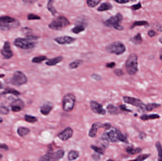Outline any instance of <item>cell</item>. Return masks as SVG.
<instances>
[{
  "instance_id": "42",
  "label": "cell",
  "mask_w": 162,
  "mask_h": 161,
  "mask_svg": "<svg viewBox=\"0 0 162 161\" xmlns=\"http://www.w3.org/2000/svg\"><path fill=\"white\" fill-rule=\"evenodd\" d=\"M91 77L92 79H94V80H96V81H100V80L102 79L101 76L97 74H92Z\"/></svg>"
},
{
  "instance_id": "46",
  "label": "cell",
  "mask_w": 162,
  "mask_h": 161,
  "mask_svg": "<svg viewBox=\"0 0 162 161\" xmlns=\"http://www.w3.org/2000/svg\"><path fill=\"white\" fill-rule=\"evenodd\" d=\"M141 7V3H139L138 4H136V5H133L132 6V9L133 10H137L139 9Z\"/></svg>"
},
{
  "instance_id": "4",
  "label": "cell",
  "mask_w": 162,
  "mask_h": 161,
  "mask_svg": "<svg viewBox=\"0 0 162 161\" xmlns=\"http://www.w3.org/2000/svg\"><path fill=\"white\" fill-rule=\"evenodd\" d=\"M20 25L19 22L15 19L9 16L0 17V30L7 31L17 28Z\"/></svg>"
},
{
  "instance_id": "50",
  "label": "cell",
  "mask_w": 162,
  "mask_h": 161,
  "mask_svg": "<svg viewBox=\"0 0 162 161\" xmlns=\"http://www.w3.org/2000/svg\"><path fill=\"white\" fill-rule=\"evenodd\" d=\"M5 74H0V78H2L5 77Z\"/></svg>"
},
{
  "instance_id": "10",
  "label": "cell",
  "mask_w": 162,
  "mask_h": 161,
  "mask_svg": "<svg viewBox=\"0 0 162 161\" xmlns=\"http://www.w3.org/2000/svg\"><path fill=\"white\" fill-rule=\"evenodd\" d=\"M70 24V22L66 18L63 16H60L56 19L53 20L50 24L49 27L51 29L54 30H61L67 27Z\"/></svg>"
},
{
  "instance_id": "9",
  "label": "cell",
  "mask_w": 162,
  "mask_h": 161,
  "mask_svg": "<svg viewBox=\"0 0 162 161\" xmlns=\"http://www.w3.org/2000/svg\"><path fill=\"white\" fill-rule=\"evenodd\" d=\"M106 50L107 52L109 53L120 55L126 51V47L121 42H115L108 45L106 47Z\"/></svg>"
},
{
  "instance_id": "47",
  "label": "cell",
  "mask_w": 162,
  "mask_h": 161,
  "mask_svg": "<svg viewBox=\"0 0 162 161\" xmlns=\"http://www.w3.org/2000/svg\"><path fill=\"white\" fill-rule=\"evenodd\" d=\"M116 2H118L120 4H123V3H126L128 2L129 1V0H114Z\"/></svg>"
},
{
  "instance_id": "3",
  "label": "cell",
  "mask_w": 162,
  "mask_h": 161,
  "mask_svg": "<svg viewBox=\"0 0 162 161\" xmlns=\"http://www.w3.org/2000/svg\"><path fill=\"white\" fill-rule=\"evenodd\" d=\"M36 36H29L28 38H17L14 40V44L18 48L24 50L32 49L36 45L34 40H36Z\"/></svg>"
},
{
  "instance_id": "52",
  "label": "cell",
  "mask_w": 162,
  "mask_h": 161,
  "mask_svg": "<svg viewBox=\"0 0 162 161\" xmlns=\"http://www.w3.org/2000/svg\"><path fill=\"white\" fill-rule=\"evenodd\" d=\"M2 157H3V155L1 154H0V160H1L2 159Z\"/></svg>"
},
{
  "instance_id": "23",
  "label": "cell",
  "mask_w": 162,
  "mask_h": 161,
  "mask_svg": "<svg viewBox=\"0 0 162 161\" xmlns=\"http://www.w3.org/2000/svg\"><path fill=\"white\" fill-rule=\"evenodd\" d=\"M107 110L109 113L112 115H117L120 113L119 108L114 106L113 104H110L107 106Z\"/></svg>"
},
{
  "instance_id": "34",
  "label": "cell",
  "mask_w": 162,
  "mask_h": 161,
  "mask_svg": "<svg viewBox=\"0 0 162 161\" xmlns=\"http://www.w3.org/2000/svg\"><path fill=\"white\" fill-rule=\"evenodd\" d=\"M53 2L54 1L53 0H49L47 4V8L48 11L52 13V15H55L56 13V11L53 6Z\"/></svg>"
},
{
  "instance_id": "26",
  "label": "cell",
  "mask_w": 162,
  "mask_h": 161,
  "mask_svg": "<svg viewBox=\"0 0 162 161\" xmlns=\"http://www.w3.org/2000/svg\"><path fill=\"white\" fill-rule=\"evenodd\" d=\"M112 6L110 3L108 2H105L102 3L100 6H99L97 10L99 11H106L110 10L112 9Z\"/></svg>"
},
{
  "instance_id": "5",
  "label": "cell",
  "mask_w": 162,
  "mask_h": 161,
  "mask_svg": "<svg viewBox=\"0 0 162 161\" xmlns=\"http://www.w3.org/2000/svg\"><path fill=\"white\" fill-rule=\"evenodd\" d=\"M28 81L26 75L20 70H17L13 73L9 79V83L16 87H20L27 84Z\"/></svg>"
},
{
  "instance_id": "27",
  "label": "cell",
  "mask_w": 162,
  "mask_h": 161,
  "mask_svg": "<svg viewBox=\"0 0 162 161\" xmlns=\"http://www.w3.org/2000/svg\"><path fill=\"white\" fill-rule=\"evenodd\" d=\"M24 118L25 121L29 123H34L38 121V119L37 117L29 114H25Z\"/></svg>"
},
{
  "instance_id": "21",
  "label": "cell",
  "mask_w": 162,
  "mask_h": 161,
  "mask_svg": "<svg viewBox=\"0 0 162 161\" xmlns=\"http://www.w3.org/2000/svg\"><path fill=\"white\" fill-rule=\"evenodd\" d=\"M30 132V129L27 127H19L17 129V134L21 138H24L27 136V135L29 134Z\"/></svg>"
},
{
  "instance_id": "24",
  "label": "cell",
  "mask_w": 162,
  "mask_h": 161,
  "mask_svg": "<svg viewBox=\"0 0 162 161\" xmlns=\"http://www.w3.org/2000/svg\"><path fill=\"white\" fill-rule=\"evenodd\" d=\"M79 153L77 151L71 150L68 152L67 158L69 161H74L79 158Z\"/></svg>"
},
{
  "instance_id": "16",
  "label": "cell",
  "mask_w": 162,
  "mask_h": 161,
  "mask_svg": "<svg viewBox=\"0 0 162 161\" xmlns=\"http://www.w3.org/2000/svg\"><path fill=\"white\" fill-rule=\"evenodd\" d=\"M1 53L5 59H10L13 56V52L11 51L10 44L8 41L5 42L3 48L1 51Z\"/></svg>"
},
{
  "instance_id": "19",
  "label": "cell",
  "mask_w": 162,
  "mask_h": 161,
  "mask_svg": "<svg viewBox=\"0 0 162 161\" xmlns=\"http://www.w3.org/2000/svg\"><path fill=\"white\" fill-rule=\"evenodd\" d=\"M8 94L13 95L15 96H18L21 95V93L14 88H11V87H7V88H5L4 91L0 92V98H1L3 95Z\"/></svg>"
},
{
  "instance_id": "25",
  "label": "cell",
  "mask_w": 162,
  "mask_h": 161,
  "mask_svg": "<svg viewBox=\"0 0 162 161\" xmlns=\"http://www.w3.org/2000/svg\"><path fill=\"white\" fill-rule=\"evenodd\" d=\"M83 61L82 60L80 59H77L74 61H72L71 63H69L68 65L69 68L71 70L76 69L78 68L79 66H81L83 63Z\"/></svg>"
},
{
  "instance_id": "7",
  "label": "cell",
  "mask_w": 162,
  "mask_h": 161,
  "mask_svg": "<svg viewBox=\"0 0 162 161\" xmlns=\"http://www.w3.org/2000/svg\"><path fill=\"white\" fill-rule=\"evenodd\" d=\"M123 17L120 13H118L115 16H112L110 18L105 21L104 24L106 26L110 28H113L118 30H122L124 29L123 27L120 25Z\"/></svg>"
},
{
  "instance_id": "11",
  "label": "cell",
  "mask_w": 162,
  "mask_h": 161,
  "mask_svg": "<svg viewBox=\"0 0 162 161\" xmlns=\"http://www.w3.org/2000/svg\"><path fill=\"white\" fill-rule=\"evenodd\" d=\"M111 124L110 123H105L102 124L100 122H95L92 125L91 128L89 130L88 136L89 137L94 138L97 137V132L98 129L100 128L105 129H109L111 128Z\"/></svg>"
},
{
  "instance_id": "17",
  "label": "cell",
  "mask_w": 162,
  "mask_h": 161,
  "mask_svg": "<svg viewBox=\"0 0 162 161\" xmlns=\"http://www.w3.org/2000/svg\"><path fill=\"white\" fill-rule=\"evenodd\" d=\"M54 40L59 44H67L73 43L76 40V39L71 36H63L56 37Z\"/></svg>"
},
{
  "instance_id": "45",
  "label": "cell",
  "mask_w": 162,
  "mask_h": 161,
  "mask_svg": "<svg viewBox=\"0 0 162 161\" xmlns=\"http://www.w3.org/2000/svg\"><path fill=\"white\" fill-rule=\"evenodd\" d=\"M119 109L121 110L122 111L125 112H131V110L128 109L127 108L125 105H121L119 106Z\"/></svg>"
},
{
  "instance_id": "36",
  "label": "cell",
  "mask_w": 162,
  "mask_h": 161,
  "mask_svg": "<svg viewBox=\"0 0 162 161\" xmlns=\"http://www.w3.org/2000/svg\"><path fill=\"white\" fill-rule=\"evenodd\" d=\"M100 1L101 0H87V4L90 8H93L97 6Z\"/></svg>"
},
{
  "instance_id": "43",
  "label": "cell",
  "mask_w": 162,
  "mask_h": 161,
  "mask_svg": "<svg viewBox=\"0 0 162 161\" xmlns=\"http://www.w3.org/2000/svg\"><path fill=\"white\" fill-rule=\"evenodd\" d=\"M0 149H4L5 151L9 150V146L6 144L0 143Z\"/></svg>"
},
{
  "instance_id": "39",
  "label": "cell",
  "mask_w": 162,
  "mask_h": 161,
  "mask_svg": "<svg viewBox=\"0 0 162 161\" xmlns=\"http://www.w3.org/2000/svg\"><path fill=\"white\" fill-rule=\"evenodd\" d=\"M148 25V22L146 21H139L134 22L133 25L131 26V28H134L136 26H141Z\"/></svg>"
},
{
  "instance_id": "2",
  "label": "cell",
  "mask_w": 162,
  "mask_h": 161,
  "mask_svg": "<svg viewBox=\"0 0 162 161\" xmlns=\"http://www.w3.org/2000/svg\"><path fill=\"white\" fill-rule=\"evenodd\" d=\"M137 55L135 53L130 54L125 63V68L128 75L134 76L138 72V61Z\"/></svg>"
},
{
  "instance_id": "18",
  "label": "cell",
  "mask_w": 162,
  "mask_h": 161,
  "mask_svg": "<svg viewBox=\"0 0 162 161\" xmlns=\"http://www.w3.org/2000/svg\"><path fill=\"white\" fill-rule=\"evenodd\" d=\"M53 109L52 104L49 102L44 103L40 107V112L42 115L47 116L51 112Z\"/></svg>"
},
{
  "instance_id": "35",
  "label": "cell",
  "mask_w": 162,
  "mask_h": 161,
  "mask_svg": "<svg viewBox=\"0 0 162 161\" xmlns=\"http://www.w3.org/2000/svg\"><path fill=\"white\" fill-rule=\"evenodd\" d=\"M91 148L95 151L96 153L100 155H103L104 154V150L101 147H98V146H96L95 145L91 146Z\"/></svg>"
},
{
  "instance_id": "14",
  "label": "cell",
  "mask_w": 162,
  "mask_h": 161,
  "mask_svg": "<svg viewBox=\"0 0 162 161\" xmlns=\"http://www.w3.org/2000/svg\"><path fill=\"white\" fill-rule=\"evenodd\" d=\"M90 104L91 109L94 113L101 115H105L106 114V110L103 108V106L101 104L94 100H92L90 102Z\"/></svg>"
},
{
  "instance_id": "51",
  "label": "cell",
  "mask_w": 162,
  "mask_h": 161,
  "mask_svg": "<svg viewBox=\"0 0 162 161\" xmlns=\"http://www.w3.org/2000/svg\"><path fill=\"white\" fill-rule=\"evenodd\" d=\"M3 119H2V118H1V117H0V124H1V123L3 122Z\"/></svg>"
},
{
  "instance_id": "44",
  "label": "cell",
  "mask_w": 162,
  "mask_h": 161,
  "mask_svg": "<svg viewBox=\"0 0 162 161\" xmlns=\"http://www.w3.org/2000/svg\"><path fill=\"white\" fill-rule=\"evenodd\" d=\"M116 65V63L114 62H110L106 64V67L108 68H113Z\"/></svg>"
},
{
  "instance_id": "30",
  "label": "cell",
  "mask_w": 162,
  "mask_h": 161,
  "mask_svg": "<svg viewBox=\"0 0 162 161\" xmlns=\"http://www.w3.org/2000/svg\"><path fill=\"white\" fill-rule=\"evenodd\" d=\"M84 30H85V27H84V25L83 24L79 23L74 28L72 29V31L74 34H77L80 32L84 31Z\"/></svg>"
},
{
  "instance_id": "13",
  "label": "cell",
  "mask_w": 162,
  "mask_h": 161,
  "mask_svg": "<svg viewBox=\"0 0 162 161\" xmlns=\"http://www.w3.org/2000/svg\"><path fill=\"white\" fill-rule=\"evenodd\" d=\"M11 111L14 112H18L21 111L25 107V103L20 98L14 99L10 104Z\"/></svg>"
},
{
  "instance_id": "28",
  "label": "cell",
  "mask_w": 162,
  "mask_h": 161,
  "mask_svg": "<svg viewBox=\"0 0 162 161\" xmlns=\"http://www.w3.org/2000/svg\"><path fill=\"white\" fill-rule=\"evenodd\" d=\"M126 151L128 154L130 155L136 154L140 153L142 152V149L141 148H134L131 146H128L127 147Z\"/></svg>"
},
{
  "instance_id": "1",
  "label": "cell",
  "mask_w": 162,
  "mask_h": 161,
  "mask_svg": "<svg viewBox=\"0 0 162 161\" xmlns=\"http://www.w3.org/2000/svg\"><path fill=\"white\" fill-rule=\"evenodd\" d=\"M101 139L111 143L119 142L127 143L128 142L127 137L115 127H111L109 129H106L101 136Z\"/></svg>"
},
{
  "instance_id": "38",
  "label": "cell",
  "mask_w": 162,
  "mask_h": 161,
  "mask_svg": "<svg viewBox=\"0 0 162 161\" xmlns=\"http://www.w3.org/2000/svg\"><path fill=\"white\" fill-rule=\"evenodd\" d=\"M150 156H151V155L148 154L140 155L134 160H136V161H144V160H145L146 159L150 157Z\"/></svg>"
},
{
  "instance_id": "55",
  "label": "cell",
  "mask_w": 162,
  "mask_h": 161,
  "mask_svg": "<svg viewBox=\"0 0 162 161\" xmlns=\"http://www.w3.org/2000/svg\"><path fill=\"white\" fill-rule=\"evenodd\" d=\"M0 68H1V67H0Z\"/></svg>"
},
{
  "instance_id": "20",
  "label": "cell",
  "mask_w": 162,
  "mask_h": 161,
  "mask_svg": "<svg viewBox=\"0 0 162 161\" xmlns=\"http://www.w3.org/2000/svg\"><path fill=\"white\" fill-rule=\"evenodd\" d=\"M63 57L61 56L54 57V58L47 60V61L46 62V64L49 66H55L56 64L61 62V61L63 60Z\"/></svg>"
},
{
  "instance_id": "37",
  "label": "cell",
  "mask_w": 162,
  "mask_h": 161,
  "mask_svg": "<svg viewBox=\"0 0 162 161\" xmlns=\"http://www.w3.org/2000/svg\"><path fill=\"white\" fill-rule=\"evenodd\" d=\"M10 112V110L8 107L4 105L0 106V114L2 115H7Z\"/></svg>"
},
{
  "instance_id": "15",
  "label": "cell",
  "mask_w": 162,
  "mask_h": 161,
  "mask_svg": "<svg viewBox=\"0 0 162 161\" xmlns=\"http://www.w3.org/2000/svg\"><path fill=\"white\" fill-rule=\"evenodd\" d=\"M74 130L71 127H68L62 130L57 135L58 138L63 141H65L71 138L73 136Z\"/></svg>"
},
{
  "instance_id": "22",
  "label": "cell",
  "mask_w": 162,
  "mask_h": 161,
  "mask_svg": "<svg viewBox=\"0 0 162 161\" xmlns=\"http://www.w3.org/2000/svg\"><path fill=\"white\" fill-rule=\"evenodd\" d=\"M160 118V115L157 114H144L140 117V119L143 121H146L151 120L157 119H159Z\"/></svg>"
},
{
  "instance_id": "54",
  "label": "cell",
  "mask_w": 162,
  "mask_h": 161,
  "mask_svg": "<svg viewBox=\"0 0 162 161\" xmlns=\"http://www.w3.org/2000/svg\"></svg>"
},
{
  "instance_id": "31",
  "label": "cell",
  "mask_w": 162,
  "mask_h": 161,
  "mask_svg": "<svg viewBox=\"0 0 162 161\" xmlns=\"http://www.w3.org/2000/svg\"><path fill=\"white\" fill-rule=\"evenodd\" d=\"M155 147L158 152V160L159 161H162V146L161 143L159 141H157L155 143Z\"/></svg>"
},
{
  "instance_id": "53",
  "label": "cell",
  "mask_w": 162,
  "mask_h": 161,
  "mask_svg": "<svg viewBox=\"0 0 162 161\" xmlns=\"http://www.w3.org/2000/svg\"><path fill=\"white\" fill-rule=\"evenodd\" d=\"M160 60H161L162 61V53L161 54V55H160Z\"/></svg>"
},
{
  "instance_id": "48",
  "label": "cell",
  "mask_w": 162,
  "mask_h": 161,
  "mask_svg": "<svg viewBox=\"0 0 162 161\" xmlns=\"http://www.w3.org/2000/svg\"><path fill=\"white\" fill-rule=\"evenodd\" d=\"M148 36L150 37H153L155 36V33L154 31L153 30H150L148 33Z\"/></svg>"
},
{
  "instance_id": "49",
  "label": "cell",
  "mask_w": 162,
  "mask_h": 161,
  "mask_svg": "<svg viewBox=\"0 0 162 161\" xmlns=\"http://www.w3.org/2000/svg\"><path fill=\"white\" fill-rule=\"evenodd\" d=\"M3 88V84L0 81V89H2Z\"/></svg>"
},
{
  "instance_id": "40",
  "label": "cell",
  "mask_w": 162,
  "mask_h": 161,
  "mask_svg": "<svg viewBox=\"0 0 162 161\" xmlns=\"http://www.w3.org/2000/svg\"><path fill=\"white\" fill-rule=\"evenodd\" d=\"M29 20H39L40 19V17L34 14H30L28 16Z\"/></svg>"
},
{
  "instance_id": "41",
  "label": "cell",
  "mask_w": 162,
  "mask_h": 161,
  "mask_svg": "<svg viewBox=\"0 0 162 161\" xmlns=\"http://www.w3.org/2000/svg\"><path fill=\"white\" fill-rule=\"evenodd\" d=\"M113 72H114V74H115L116 76H118V77H121V76H122L124 75V73L123 70L121 69H115V70L113 71Z\"/></svg>"
},
{
  "instance_id": "6",
  "label": "cell",
  "mask_w": 162,
  "mask_h": 161,
  "mask_svg": "<svg viewBox=\"0 0 162 161\" xmlns=\"http://www.w3.org/2000/svg\"><path fill=\"white\" fill-rule=\"evenodd\" d=\"M76 98L72 93L65 95L62 99V108L66 112H70L73 110L75 106Z\"/></svg>"
},
{
  "instance_id": "33",
  "label": "cell",
  "mask_w": 162,
  "mask_h": 161,
  "mask_svg": "<svg viewBox=\"0 0 162 161\" xmlns=\"http://www.w3.org/2000/svg\"><path fill=\"white\" fill-rule=\"evenodd\" d=\"M47 59V58L46 56L41 55V56H36V57H34L32 59L31 61L34 63H41L44 61L46 60Z\"/></svg>"
},
{
  "instance_id": "12",
  "label": "cell",
  "mask_w": 162,
  "mask_h": 161,
  "mask_svg": "<svg viewBox=\"0 0 162 161\" xmlns=\"http://www.w3.org/2000/svg\"><path fill=\"white\" fill-rule=\"evenodd\" d=\"M123 100L125 103L131 104L133 106L138 107L142 110H145L146 104H144L140 99L130 96H124Z\"/></svg>"
},
{
  "instance_id": "8",
  "label": "cell",
  "mask_w": 162,
  "mask_h": 161,
  "mask_svg": "<svg viewBox=\"0 0 162 161\" xmlns=\"http://www.w3.org/2000/svg\"><path fill=\"white\" fill-rule=\"evenodd\" d=\"M65 154L64 150L59 149L54 153L51 152L41 156L38 160L40 161H58L64 157Z\"/></svg>"
},
{
  "instance_id": "32",
  "label": "cell",
  "mask_w": 162,
  "mask_h": 161,
  "mask_svg": "<svg viewBox=\"0 0 162 161\" xmlns=\"http://www.w3.org/2000/svg\"><path fill=\"white\" fill-rule=\"evenodd\" d=\"M130 41L136 44H139L142 43L143 42L142 37L141 36V35L140 34H137L136 36H135L133 38L130 39Z\"/></svg>"
},
{
  "instance_id": "29",
  "label": "cell",
  "mask_w": 162,
  "mask_h": 161,
  "mask_svg": "<svg viewBox=\"0 0 162 161\" xmlns=\"http://www.w3.org/2000/svg\"><path fill=\"white\" fill-rule=\"evenodd\" d=\"M161 106V104L156 103H149L145 105V110L146 111L151 112L153 110Z\"/></svg>"
}]
</instances>
